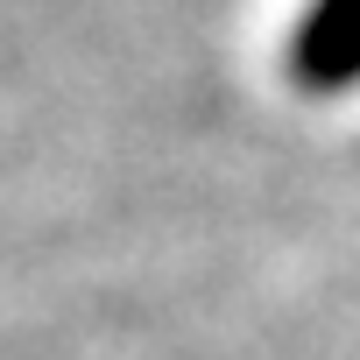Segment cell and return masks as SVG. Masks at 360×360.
Returning <instances> with one entry per match:
<instances>
[{
	"instance_id": "cell-1",
	"label": "cell",
	"mask_w": 360,
	"mask_h": 360,
	"mask_svg": "<svg viewBox=\"0 0 360 360\" xmlns=\"http://www.w3.org/2000/svg\"><path fill=\"white\" fill-rule=\"evenodd\" d=\"M283 64L297 92H318V99L353 92L360 85V0H311L290 29Z\"/></svg>"
}]
</instances>
